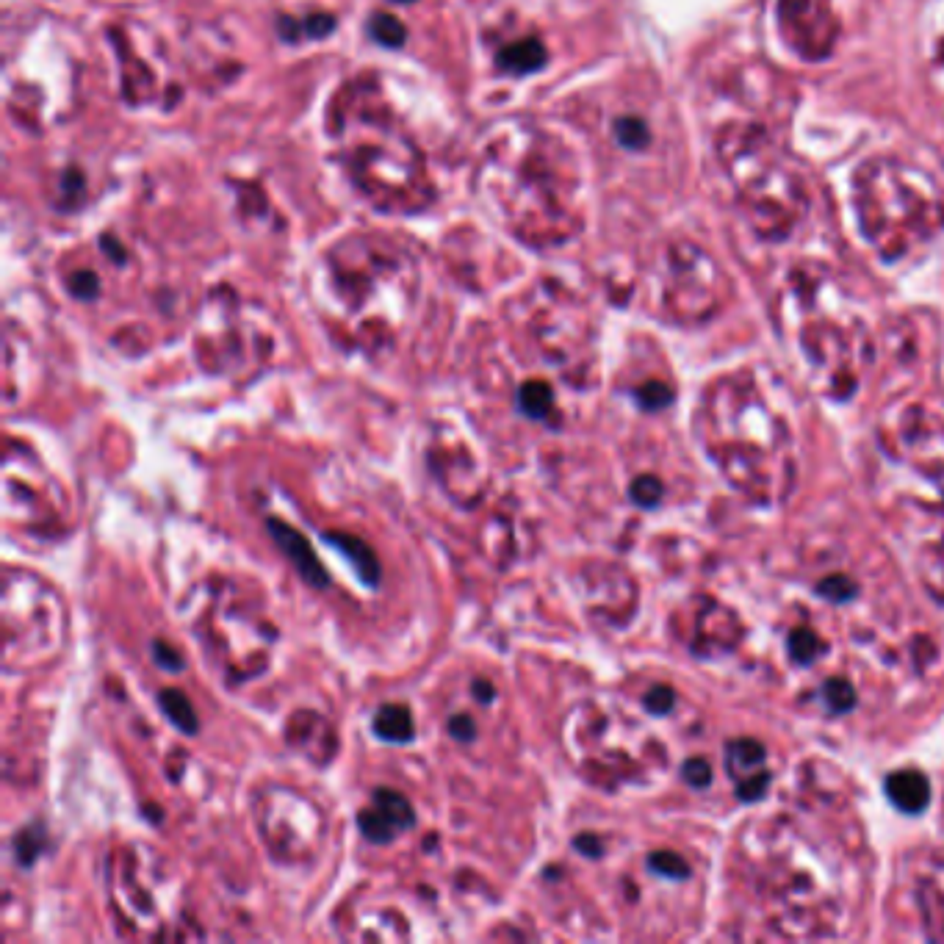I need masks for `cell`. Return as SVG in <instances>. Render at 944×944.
<instances>
[{
    "label": "cell",
    "mask_w": 944,
    "mask_h": 944,
    "mask_svg": "<svg viewBox=\"0 0 944 944\" xmlns=\"http://www.w3.org/2000/svg\"><path fill=\"white\" fill-rule=\"evenodd\" d=\"M266 529L277 543V549L286 554V560L297 568V574L316 590H327L330 587V574L324 568V562L319 560V554L313 551L311 540L299 532L297 526L286 524L280 518H266Z\"/></svg>",
    "instance_id": "1"
},
{
    "label": "cell",
    "mask_w": 944,
    "mask_h": 944,
    "mask_svg": "<svg viewBox=\"0 0 944 944\" xmlns=\"http://www.w3.org/2000/svg\"><path fill=\"white\" fill-rule=\"evenodd\" d=\"M322 540L335 549L344 560L352 565V571L358 574V579L366 587H380L383 582V565H380V557L374 554L369 543L363 538H355V535H349V532H322Z\"/></svg>",
    "instance_id": "2"
},
{
    "label": "cell",
    "mask_w": 944,
    "mask_h": 944,
    "mask_svg": "<svg viewBox=\"0 0 944 944\" xmlns=\"http://www.w3.org/2000/svg\"><path fill=\"white\" fill-rule=\"evenodd\" d=\"M886 792H889V798H892L897 809H903L909 814L922 812L928 806V801H931V784L917 770H900L895 776H889Z\"/></svg>",
    "instance_id": "3"
},
{
    "label": "cell",
    "mask_w": 944,
    "mask_h": 944,
    "mask_svg": "<svg viewBox=\"0 0 944 944\" xmlns=\"http://www.w3.org/2000/svg\"><path fill=\"white\" fill-rule=\"evenodd\" d=\"M374 734L385 742H394V745H405L416 737V726H413V715L405 704H383L374 715Z\"/></svg>",
    "instance_id": "4"
},
{
    "label": "cell",
    "mask_w": 944,
    "mask_h": 944,
    "mask_svg": "<svg viewBox=\"0 0 944 944\" xmlns=\"http://www.w3.org/2000/svg\"><path fill=\"white\" fill-rule=\"evenodd\" d=\"M496 61H499L502 70L513 72V75H529V72L540 70L546 64V48H543L540 39L526 36V39H518L513 45H507L496 56Z\"/></svg>",
    "instance_id": "5"
},
{
    "label": "cell",
    "mask_w": 944,
    "mask_h": 944,
    "mask_svg": "<svg viewBox=\"0 0 944 944\" xmlns=\"http://www.w3.org/2000/svg\"><path fill=\"white\" fill-rule=\"evenodd\" d=\"M158 706H161V712L167 715L169 723L178 731H183V734H197V731H200V717L194 712L189 695L180 693L178 687L161 690V693H158Z\"/></svg>",
    "instance_id": "6"
},
{
    "label": "cell",
    "mask_w": 944,
    "mask_h": 944,
    "mask_svg": "<svg viewBox=\"0 0 944 944\" xmlns=\"http://www.w3.org/2000/svg\"><path fill=\"white\" fill-rule=\"evenodd\" d=\"M762 765H765V745H762V742H756V740L731 742L729 745L731 776H740V773H745V776H751V778H745V781H753V778L765 776ZM745 781H740V784H745Z\"/></svg>",
    "instance_id": "7"
},
{
    "label": "cell",
    "mask_w": 944,
    "mask_h": 944,
    "mask_svg": "<svg viewBox=\"0 0 944 944\" xmlns=\"http://www.w3.org/2000/svg\"><path fill=\"white\" fill-rule=\"evenodd\" d=\"M371 803L380 809V812L391 820V823L405 834L407 828H413L416 825V812H413V803L407 801L405 795L399 792V789L391 787H377L371 792Z\"/></svg>",
    "instance_id": "8"
},
{
    "label": "cell",
    "mask_w": 944,
    "mask_h": 944,
    "mask_svg": "<svg viewBox=\"0 0 944 944\" xmlns=\"http://www.w3.org/2000/svg\"><path fill=\"white\" fill-rule=\"evenodd\" d=\"M518 407L529 419H546L554 407V391L543 380H529L518 388Z\"/></svg>",
    "instance_id": "9"
},
{
    "label": "cell",
    "mask_w": 944,
    "mask_h": 944,
    "mask_svg": "<svg viewBox=\"0 0 944 944\" xmlns=\"http://www.w3.org/2000/svg\"><path fill=\"white\" fill-rule=\"evenodd\" d=\"M48 845V828L42 823H31L20 828V834L14 837V859L20 867H31L39 856H42V850Z\"/></svg>",
    "instance_id": "10"
},
{
    "label": "cell",
    "mask_w": 944,
    "mask_h": 944,
    "mask_svg": "<svg viewBox=\"0 0 944 944\" xmlns=\"http://www.w3.org/2000/svg\"><path fill=\"white\" fill-rule=\"evenodd\" d=\"M358 828L360 834L369 839V842H374V845H391V842L402 834L374 803L358 814Z\"/></svg>",
    "instance_id": "11"
},
{
    "label": "cell",
    "mask_w": 944,
    "mask_h": 944,
    "mask_svg": "<svg viewBox=\"0 0 944 944\" xmlns=\"http://www.w3.org/2000/svg\"><path fill=\"white\" fill-rule=\"evenodd\" d=\"M369 31H371V36L380 42V45H385V48H399L407 36L405 25L399 23L394 14H388V12L374 14V17L369 20Z\"/></svg>",
    "instance_id": "12"
},
{
    "label": "cell",
    "mask_w": 944,
    "mask_h": 944,
    "mask_svg": "<svg viewBox=\"0 0 944 944\" xmlns=\"http://www.w3.org/2000/svg\"><path fill=\"white\" fill-rule=\"evenodd\" d=\"M615 136H618V142H621L623 147H629V150H640V147H646L648 144L646 122L634 120V117L618 120L615 122Z\"/></svg>",
    "instance_id": "13"
},
{
    "label": "cell",
    "mask_w": 944,
    "mask_h": 944,
    "mask_svg": "<svg viewBox=\"0 0 944 944\" xmlns=\"http://www.w3.org/2000/svg\"><path fill=\"white\" fill-rule=\"evenodd\" d=\"M150 654H153V662H156L158 668L167 670V673H180V670L186 668V662L180 657L178 648H172L167 640H153L150 643Z\"/></svg>",
    "instance_id": "14"
},
{
    "label": "cell",
    "mask_w": 944,
    "mask_h": 944,
    "mask_svg": "<svg viewBox=\"0 0 944 944\" xmlns=\"http://www.w3.org/2000/svg\"><path fill=\"white\" fill-rule=\"evenodd\" d=\"M817 651H820V643H817V637L812 632L798 629L789 637V654L795 657V662H812L817 657Z\"/></svg>",
    "instance_id": "15"
},
{
    "label": "cell",
    "mask_w": 944,
    "mask_h": 944,
    "mask_svg": "<svg viewBox=\"0 0 944 944\" xmlns=\"http://www.w3.org/2000/svg\"><path fill=\"white\" fill-rule=\"evenodd\" d=\"M632 499L640 507H654L662 499V482L657 477H637L632 482Z\"/></svg>",
    "instance_id": "16"
},
{
    "label": "cell",
    "mask_w": 944,
    "mask_h": 944,
    "mask_svg": "<svg viewBox=\"0 0 944 944\" xmlns=\"http://www.w3.org/2000/svg\"><path fill=\"white\" fill-rule=\"evenodd\" d=\"M823 695L834 712H848L850 706L856 704V693H853V687H850L848 682H839V679L837 682L825 684Z\"/></svg>",
    "instance_id": "17"
},
{
    "label": "cell",
    "mask_w": 944,
    "mask_h": 944,
    "mask_svg": "<svg viewBox=\"0 0 944 944\" xmlns=\"http://www.w3.org/2000/svg\"><path fill=\"white\" fill-rule=\"evenodd\" d=\"M651 870H657V873L668 875V878H684V875L690 873V867H687V861L682 856H676V853H654L651 859Z\"/></svg>",
    "instance_id": "18"
},
{
    "label": "cell",
    "mask_w": 944,
    "mask_h": 944,
    "mask_svg": "<svg viewBox=\"0 0 944 944\" xmlns=\"http://www.w3.org/2000/svg\"><path fill=\"white\" fill-rule=\"evenodd\" d=\"M637 399L646 410H659L670 405V391L662 383H646L643 388H637Z\"/></svg>",
    "instance_id": "19"
},
{
    "label": "cell",
    "mask_w": 944,
    "mask_h": 944,
    "mask_svg": "<svg viewBox=\"0 0 944 944\" xmlns=\"http://www.w3.org/2000/svg\"><path fill=\"white\" fill-rule=\"evenodd\" d=\"M446 729H449L452 740L463 742V745L477 740V723L471 720V715H452L449 723H446Z\"/></svg>",
    "instance_id": "20"
},
{
    "label": "cell",
    "mask_w": 944,
    "mask_h": 944,
    "mask_svg": "<svg viewBox=\"0 0 944 944\" xmlns=\"http://www.w3.org/2000/svg\"><path fill=\"white\" fill-rule=\"evenodd\" d=\"M70 291L72 297L78 299H95L97 291H100V280H97L95 272H75L70 277Z\"/></svg>",
    "instance_id": "21"
},
{
    "label": "cell",
    "mask_w": 944,
    "mask_h": 944,
    "mask_svg": "<svg viewBox=\"0 0 944 944\" xmlns=\"http://www.w3.org/2000/svg\"><path fill=\"white\" fill-rule=\"evenodd\" d=\"M673 690L670 687H654L651 693L646 695V709L648 712H654V715H665L673 709Z\"/></svg>",
    "instance_id": "22"
},
{
    "label": "cell",
    "mask_w": 944,
    "mask_h": 944,
    "mask_svg": "<svg viewBox=\"0 0 944 944\" xmlns=\"http://www.w3.org/2000/svg\"><path fill=\"white\" fill-rule=\"evenodd\" d=\"M684 778H687L693 787H706V784L712 781V770H709L704 759H693V762L684 765Z\"/></svg>",
    "instance_id": "23"
},
{
    "label": "cell",
    "mask_w": 944,
    "mask_h": 944,
    "mask_svg": "<svg viewBox=\"0 0 944 944\" xmlns=\"http://www.w3.org/2000/svg\"><path fill=\"white\" fill-rule=\"evenodd\" d=\"M335 28V20L330 14H316V17H308L305 23H302V31L308 36H327Z\"/></svg>",
    "instance_id": "24"
},
{
    "label": "cell",
    "mask_w": 944,
    "mask_h": 944,
    "mask_svg": "<svg viewBox=\"0 0 944 944\" xmlns=\"http://www.w3.org/2000/svg\"><path fill=\"white\" fill-rule=\"evenodd\" d=\"M574 848L582 850L587 859H598V856H601V850H604V848H601V842H598L593 834H582V837L574 842Z\"/></svg>",
    "instance_id": "25"
},
{
    "label": "cell",
    "mask_w": 944,
    "mask_h": 944,
    "mask_svg": "<svg viewBox=\"0 0 944 944\" xmlns=\"http://www.w3.org/2000/svg\"><path fill=\"white\" fill-rule=\"evenodd\" d=\"M474 698H477L479 704H490V701L496 698V687H493L488 679H477V682H474Z\"/></svg>",
    "instance_id": "26"
},
{
    "label": "cell",
    "mask_w": 944,
    "mask_h": 944,
    "mask_svg": "<svg viewBox=\"0 0 944 944\" xmlns=\"http://www.w3.org/2000/svg\"><path fill=\"white\" fill-rule=\"evenodd\" d=\"M399 3H413V0H399Z\"/></svg>",
    "instance_id": "27"
}]
</instances>
